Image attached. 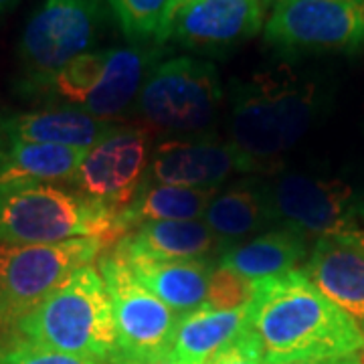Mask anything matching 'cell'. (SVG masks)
Listing matches in <instances>:
<instances>
[{
    "instance_id": "1",
    "label": "cell",
    "mask_w": 364,
    "mask_h": 364,
    "mask_svg": "<svg viewBox=\"0 0 364 364\" xmlns=\"http://www.w3.org/2000/svg\"><path fill=\"white\" fill-rule=\"evenodd\" d=\"M324 87L289 65L263 67L229 85V142L249 172L272 170L298 146L322 114Z\"/></svg>"
},
{
    "instance_id": "2",
    "label": "cell",
    "mask_w": 364,
    "mask_h": 364,
    "mask_svg": "<svg viewBox=\"0 0 364 364\" xmlns=\"http://www.w3.org/2000/svg\"><path fill=\"white\" fill-rule=\"evenodd\" d=\"M249 328L267 364L344 358L364 350L363 330L304 269L257 282Z\"/></svg>"
},
{
    "instance_id": "3",
    "label": "cell",
    "mask_w": 364,
    "mask_h": 364,
    "mask_svg": "<svg viewBox=\"0 0 364 364\" xmlns=\"http://www.w3.org/2000/svg\"><path fill=\"white\" fill-rule=\"evenodd\" d=\"M9 334L43 350L112 364L116 324L100 269L91 263L79 267L25 314Z\"/></svg>"
},
{
    "instance_id": "4",
    "label": "cell",
    "mask_w": 364,
    "mask_h": 364,
    "mask_svg": "<svg viewBox=\"0 0 364 364\" xmlns=\"http://www.w3.org/2000/svg\"><path fill=\"white\" fill-rule=\"evenodd\" d=\"M164 55L162 45L90 51L47 77L18 79V91L45 107H73L114 122L136 105L148 73Z\"/></svg>"
},
{
    "instance_id": "5",
    "label": "cell",
    "mask_w": 364,
    "mask_h": 364,
    "mask_svg": "<svg viewBox=\"0 0 364 364\" xmlns=\"http://www.w3.org/2000/svg\"><path fill=\"white\" fill-rule=\"evenodd\" d=\"M117 215L104 205L55 184H35L0 196L2 245H55L102 237L114 245Z\"/></svg>"
},
{
    "instance_id": "6",
    "label": "cell",
    "mask_w": 364,
    "mask_h": 364,
    "mask_svg": "<svg viewBox=\"0 0 364 364\" xmlns=\"http://www.w3.org/2000/svg\"><path fill=\"white\" fill-rule=\"evenodd\" d=\"M223 100L217 67L182 55L160 61L148 73L134 107L146 130L200 134L215 124Z\"/></svg>"
},
{
    "instance_id": "7",
    "label": "cell",
    "mask_w": 364,
    "mask_h": 364,
    "mask_svg": "<svg viewBox=\"0 0 364 364\" xmlns=\"http://www.w3.org/2000/svg\"><path fill=\"white\" fill-rule=\"evenodd\" d=\"M272 223L306 239L336 237L364 225V198L338 178L284 172L261 182Z\"/></svg>"
},
{
    "instance_id": "8",
    "label": "cell",
    "mask_w": 364,
    "mask_h": 364,
    "mask_svg": "<svg viewBox=\"0 0 364 364\" xmlns=\"http://www.w3.org/2000/svg\"><path fill=\"white\" fill-rule=\"evenodd\" d=\"M107 247L102 237H81L55 245L0 243V336L9 334L55 287Z\"/></svg>"
},
{
    "instance_id": "9",
    "label": "cell",
    "mask_w": 364,
    "mask_h": 364,
    "mask_svg": "<svg viewBox=\"0 0 364 364\" xmlns=\"http://www.w3.org/2000/svg\"><path fill=\"white\" fill-rule=\"evenodd\" d=\"M116 324V354L112 364H154L170 356L182 314L174 312L132 275L116 251L100 257Z\"/></svg>"
},
{
    "instance_id": "10",
    "label": "cell",
    "mask_w": 364,
    "mask_h": 364,
    "mask_svg": "<svg viewBox=\"0 0 364 364\" xmlns=\"http://www.w3.org/2000/svg\"><path fill=\"white\" fill-rule=\"evenodd\" d=\"M105 0H45L26 21L18 41L21 79L47 77L93 51L104 35Z\"/></svg>"
},
{
    "instance_id": "11",
    "label": "cell",
    "mask_w": 364,
    "mask_h": 364,
    "mask_svg": "<svg viewBox=\"0 0 364 364\" xmlns=\"http://www.w3.org/2000/svg\"><path fill=\"white\" fill-rule=\"evenodd\" d=\"M263 39L284 55L360 51L364 0H275Z\"/></svg>"
},
{
    "instance_id": "12",
    "label": "cell",
    "mask_w": 364,
    "mask_h": 364,
    "mask_svg": "<svg viewBox=\"0 0 364 364\" xmlns=\"http://www.w3.org/2000/svg\"><path fill=\"white\" fill-rule=\"evenodd\" d=\"M150 130L119 126L116 132L85 150L69 184L114 213H119L142 188L152 156Z\"/></svg>"
},
{
    "instance_id": "13",
    "label": "cell",
    "mask_w": 364,
    "mask_h": 364,
    "mask_svg": "<svg viewBox=\"0 0 364 364\" xmlns=\"http://www.w3.org/2000/svg\"><path fill=\"white\" fill-rule=\"evenodd\" d=\"M265 0H195L174 16L170 39L200 55H227L265 26Z\"/></svg>"
},
{
    "instance_id": "14",
    "label": "cell",
    "mask_w": 364,
    "mask_h": 364,
    "mask_svg": "<svg viewBox=\"0 0 364 364\" xmlns=\"http://www.w3.org/2000/svg\"><path fill=\"white\" fill-rule=\"evenodd\" d=\"M235 172H249V168L229 140L193 136L158 144L144 182L215 191Z\"/></svg>"
},
{
    "instance_id": "15",
    "label": "cell",
    "mask_w": 364,
    "mask_h": 364,
    "mask_svg": "<svg viewBox=\"0 0 364 364\" xmlns=\"http://www.w3.org/2000/svg\"><path fill=\"white\" fill-rule=\"evenodd\" d=\"M119 124L93 117L73 107H41L31 112L0 114V142L43 144L90 150Z\"/></svg>"
},
{
    "instance_id": "16",
    "label": "cell",
    "mask_w": 364,
    "mask_h": 364,
    "mask_svg": "<svg viewBox=\"0 0 364 364\" xmlns=\"http://www.w3.org/2000/svg\"><path fill=\"white\" fill-rule=\"evenodd\" d=\"M301 269L364 334V245L346 235L322 237Z\"/></svg>"
},
{
    "instance_id": "17",
    "label": "cell",
    "mask_w": 364,
    "mask_h": 364,
    "mask_svg": "<svg viewBox=\"0 0 364 364\" xmlns=\"http://www.w3.org/2000/svg\"><path fill=\"white\" fill-rule=\"evenodd\" d=\"M114 251L156 261H210L221 245L207 223L193 219L144 223L117 239Z\"/></svg>"
},
{
    "instance_id": "18",
    "label": "cell",
    "mask_w": 364,
    "mask_h": 364,
    "mask_svg": "<svg viewBox=\"0 0 364 364\" xmlns=\"http://www.w3.org/2000/svg\"><path fill=\"white\" fill-rule=\"evenodd\" d=\"M117 255L148 291L178 314L198 310L205 304L208 279L217 265L213 261H156Z\"/></svg>"
},
{
    "instance_id": "19",
    "label": "cell",
    "mask_w": 364,
    "mask_h": 364,
    "mask_svg": "<svg viewBox=\"0 0 364 364\" xmlns=\"http://www.w3.org/2000/svg\"><path fill=\"white\" fill-rule=\"evenodd\" d=\"M83 154L61 146L0 142V196L35 184L69 182Z\"/></svg>"
},
{
    "instance_id": "20",
    "label": "cell",
    "mask_w": 364,
    "mask_h": 364,
    "mask_svg": "<svg viewBox=\"0 0 364 364\" xmlns=\"http://www.w3.org/2000/svg\"><path fill=\"white\" fill-rule=\"evenodd\" d=\"M251 304L235 310L198 308L182 314L170 356L181 364H205L249 326Z\"/></svg>"
},
{
    "instance_id": "21",
    "label": "cell",
    "mask_w": 364,
    "mask_h": 364,
    "mask_svg": "<svg viewBox=\"0 0 364 364\" xmlns=\"http://www.w3.org/2000/svg\"><path fill=\"white\" fill-rule=\"evenodd\" d=\"M308 257L310 253L306 237L287 229H275L249 239L247 243L225 249L219 255L217 265L229 267L247 279L259 282L299 269V263Z\"/></svg>"
},
{
    "instance_id": "22",
    "label": "cell",
    "mask_w": 364,
    "mask_h": 364,
    "mask_svg": "<svg viewBox=\"0 0 364 364\" xmlns=\"http://www.w3.org/2000/svg\"><path fill=\"white\" fill-rule=\"evenodd\" d=\"M203 221L217 237L223 253L239 245L241 239L272 225V217L261 184L241 182L213 196Z\"/></svg>"
},
{
    "instance_id": "23",
    "label": "cell",
    "mask_w": 364,
    "mask_h": 364,
    "mask_svg": "<svg viewBox=\"0 0 364 364\" xmlns=\"http://www.w3.org/2000/svg\"><path fill=\"white\" fill-rule=\"evenodd\" d=\"M217 191L144 182L136 198L117 213L119 239L144 223L200 219Z\"/></svg>"
},
{
    "instance_id": "24",
    "label": "cell",
    "mask_w": 364,
    "mask_h": 364,
    "mask_svg": "<svg viewBox=\"0 0 364 364\" xmlns=\"http://www.w3.org/2000/svg\"><path fill=\"white\" fill-rule=\"evenodd\" d=\"M122 33L134 43H166V18L172 0H105Z\"/></svg>"
},
{
    "instance_id": "25",
    "label": "cell",
    "mask_w": 364,
    "mask_h": 364,
    "mask_svg": "<svg viewBox=\"0 0 364 364\" xmlns=\"http://www.w3.org/2000/svg\"><path fill=\"white\" fill-rule=\"evenodd\" d=\"M257 291V282L243 277L229 267L215 265L210 273L207 299L203 308L208 310H235L253 301Z\"/></svg>"
},
{
    "instance_id": "26",
    "label": "cell",
    "mask_w": 364,
    "mask_h": 364,
    "mask_svg": "<svg viewBox=\"0 0 364 364\" xmlns=\"http://www.w3.org/2000/svg\"><path fill=\"white\" fill-rule=\"evenodd\" d=\"M0 364H97L77 358V356H67L59 352L43 350L25 340L16 338L13 334L0 336Z\"/></svg>"
},
{
    "instance_id": "27",
    "label": "cell",
    "mask_w": 364,
    "mask_h": 364,
    "mask_svg": "<svg viewBox=\"0 0 364 364\" xmlns=\"http://www.w3.org/2000/svg\"><path fill=\"white\" fill-rule=\"evenodd\" d=\"M205 364H267V360L255 332L247 326L233 342L213 354Z\"/></svg>"
},
{
    "instance_id": "28",
    "label": "cell",
    "mask_w": 364,
    "mask_h": 364,
    "mask_svg": "<svg viewBox=\"0 0 364 364\" xmlns=\"http://www.w3.org/2000/svg\"><path fill=\"white\" fill-rule=\"evenodd\" d=\"M287 364H363V356H344V358H326V360H304V363H287Z\"/></svg>"
},
{
    "instance_id": "29",
    "label": "cell",
    "mask_w": 364,
    "mask_h": 364,
    "mask_svg": "<svg viewBox=\"0 0 364 364\" xmlns=\"http://www.w3.org/2000/svg\"><path fill=\"white\" fill-rule=\"evenodd\" d=\"M191 2H195V0H172V2H170L168 18H166V35H164V37H166V41L170 39V28H172V21H174V16L181 13L186 4H191Z\"/></svg>"
},
{
    "instance_id": "30",
    "label": "cell",
    "mask_w": 364,
    "mask_h": 364,
    "mask_svg": "<svg viewBox=\"0 0 364 364\" xmlns=\"http://www.w3.org/2000/svg\"><path fill=\"white\" fill-rule=\"evenodd\" d=\"M346 237H350L354 241H358L360 245H364V225L360 229H356V231H352V233H346Z\"/></svg>"
},
{
    "instance_id": "31",
    "label": "cell",
    "mask_w": 364,
    "mask_h": 364,
    "mask_svg": "<svg viewBox=\"0 0 364 364\" xmlns=\"http://www.w3.org/2000/svg\"><path fill=\"white\" fill-rule=\"evenodd\" d=\"M18 2H21V0H0V13H6V11H11V9H14Z\"/></svg>"
},
{
    "instance_id": "32",
    "label": "cell",
    "mask_w": 364,
    "mask_h": 364,
    "mask_svg": "<svg viewBox=\"0 0 364 364\" xmlns=\"http://www.w3.org/2000/svg\"><path fill=\"white\" fill-rule=\"evenodd\" d=\"M154 364H181L178 360H174L172 356H166V358H162V360H158V363Z\"/></svg>"
},
{
    "instance_id": "33",
    "label": "cell",
    "mask_w": 364,
    "mask_h": 364,
    "mask_svg": "<svg viewBox=\"0 0 364 364\" xmlns=\"http://www.w3.org/2000/svg\"><path fill=\"white\" fill-rule=\"evenodd\" d=\"M265 2H267V4H269V2H275V0H265Z\"/></svg>"
}]
</instances>
